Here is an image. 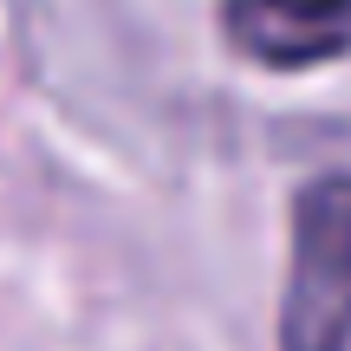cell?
<instances>
[{
	"mask_svg": "<svg viewBox=\"0 0 351 351\" xmlns=\"http://www.w3.org/2000/svg\"><path fill=\"white\" fill-rule=\"evenodd\" d=\"M280 351H351V176H319L293 202Z\"/></svg>",
	"mask_w": 351,
	"mask_h": 351,
	"instance_id": "obj_1",
	"label": "cell"
},
{
	"mask_svg": "<svg viewBox=\"0 0 351 351\" xmlns=\"http://www.w3.org/2000/svg\"><path fill=\"white\" fill-rule=\"evenodd\" d=\"M221 26L241 59L306 72L351 52V0H221Z\"/></svg>",
	"mask_w": 351,
	"mask_h": 351,
	"instance_id": "obj_2",
	"label": "cell"
}]
</instances>
